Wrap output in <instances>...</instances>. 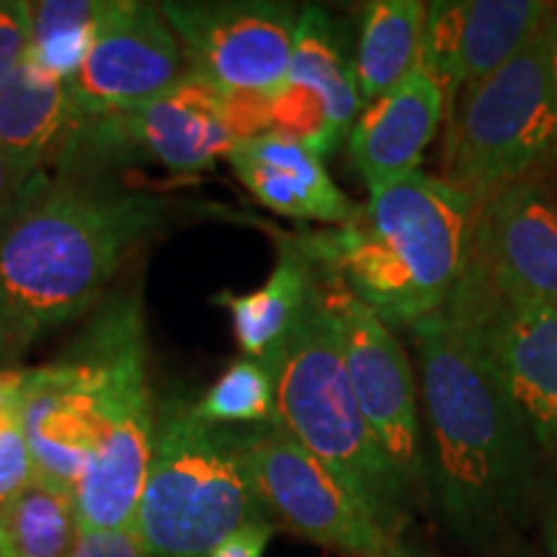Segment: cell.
I'll return each instance as SVG.
<instances>
[{"label": "cell", "mask_w": 557, "mask_h": 557, "mask_svg": "<svg viewBox=\"0 0 557 557\" xmlns=\"http://www.w3.org/2000/svg\"><path fill=\"white\" fill-rule=\"evenodd\" d=\"M37 178H26L9 158L0 152V230L16 218V212L29 197L32 184Z\"/></svg>", "instance_id": "cell-30"}, {"label": "cell", "mask_w": 557, "mask_h": 557, "mask_svg": "<svg viewBox=\"0 0 557 557\" xmlns=\"http://www.w3.org/2000/svg\"><path fill=\"white\" fill-rule=\"evenodd\" d=\"M67 357L94 374L101 436L75 487L83 529L137 527L156 438V400L145 372V318L139 292H120L96 312Z\"/></svg>", "instance_id": "cell-5"}, {"label": "cell", "mask_w": 557, "mask_h": 557, "mask_svg": "<svg viewBox=\"0 0 557 557\" xmlns=\"http://www.w3.org/2000/svg\"><path fill=\"white\" fill-rule=\"evenodd\" d=\"M32 50V3L0 0V88Z\"/></svg>", "instance_id": "cell-27"}, {"label": "cell", "mask_w": 557, "mask_h": 557, "mask_svg": "<svg viewBox=\"0 0 557 557\" xmlns=\"http://www.w3.org/2000/svg\"><path fill=\"white\" fill-rule=\"evenodd\" d=\"M545 542H547L549 555L557 557V493L555 498L549 500V508L545 513Z\"/></svg>", "instance_id": "cell-32"}, {"label": "cell", "mask_w": 557, "mask_h": 557, "mask_svg": "<svg viewBox=\"0 0 557 557\" xmlns=\"http://www.w3.org/2000/svg\"><path fill=\"white\" fill-rule=\"evenodd\" d=\"M101 9L103 0L32 3V58L54 78L73 83L94 47Z\"/></svg>", "instance_id": "cell-24"}, {"label": "cell", "mask_w": 557, "mask_h": 557, "mask_svg": "<svg viewBox=\"0 0 557 557\" xmlns=\"http://www.w3.org/2000/svg\"><path fill=\"white\" fill-rule=\"evenodd\" d=\"M194 413L218 429H253L278 421L274 372L261 359H235L194 403Z\"/></svg>", "instance_id": "cell-25"}, {"label": "cell", "mask_w": 557, "mask_h": 557, "mask_svg": "<svg viewBox=\"0 0 557 557\" xmlns=\"http://www.w3.org/2000/svg\"><path fill=\"white\" fill-rule=\"evenodd\" d=\"M189 73L225 94L271 99L287 83L299 11L276 0L158 3Z\"/></svg>", "instance_id": "cell-10"}, {"label": "cell", "mask_w": 557, "mask_h": 557, "mask_svg": "<svg viewBox=\"0 0 557 557\" xmlns=\"http://www.w3.org/2000/svg\"><path fill=\"white\" fill-rule=\"evenodd\" d=\"M442 178L483 207L493 194L557 169V86L542 32L449 101Z\"/></svg>", "instance_id": "cell-7"}, {"label": "cell", "mask_w": 557, "mask_h": 557, "mask_svg": "<svg viewBox=\"0 0 557 557\" xmlns=\"http://www.w3.org/2000/svg\"><path fill=\"white\" fill-rule=\"evenodd\" d=\"M34 478L37 472L18 410L11 400H0V504L18 496Z\"/></svg>", "instance_id": "cell-26"}, {"label": "cell", "mask_w": 557, "mask_h": 557, "mask_svg": "<svg viewBox=\"0 0 557 557\" xmlns=\"http://www.w3.org/2000/svg\"><path fill=\"white\" fill-rule=\"evenodd\" d=\"M227 160L240 184L271 212L336 227L357 218L359 205L338 189L323 158L295 137L267 132L235 145Z\"/></svg>", "instance_id": "cell-18"}, {"label": "cell", "mask_w": 557, "mask_h": 557, "mask_svg": "<svg viewBox=\"0 0 557 557\" xmlns=\"http://www.w3.org/2000/svg\"><path fill=\"white\" fill-rule=\"evenodd\" d=\"M385 557H431V555L421 553V549L408 547V545H400V542L395 540V542H393V547H389L387 553H385Z\"/></svg>", "instance_id": "cell-33"}, {"label": "cell", "mask_w": 557, "mask_h": 557, "mask_svg": "<svg viewBox=\"0 0 557 557\" xmlns=\"http://www.w3.org/2000/svg\"><path fill=\"white\" fill-rule=\"evenodd\" d=\"M75 537V496L45 480L0 504V557H65Z\"/></svg>", "instance_id": "cell-23"}, {"label": "cell", "mask_w": 557, "mask_h": 557, "mask_svg": "<svg viewBox=\"0 0 557 557\" xmlns=\"http://www.w3.org/2000/svg\"><path fill=\"white\" fill-rule=\"evenodd\" d=\"M73 122L67 83L47 73L32 54L0 88V152L26 178H37L39 165Z\"/></svg>", "instance_id": "cell-20"}, {"label": "cell", "mask_w": 557, "mask_h": 557, "mask_svg": "<svg viewBox=\"0 0 557 557\" xmlns=\"http://www.w3.org/2000/svg\"><path fill=\"white\" fill-rule=\"evenodd\" d=\"M549 184H553V189H555V197H557V169L553 171V173H549Z\"/></svg>", "instance_id": "cell-34"}, {"label": "cell", "mask_w": 557, "mask_h": 557, "mask_svg": "<svg viewBox=\"0 0 557 557\" xmlns=\"http://www.w3.org/2000/svg\"><path fill=\"white\" fill-rule=\"evenodd\" d=\"M271 537L274 527L267 519H256L222 540L207 557H263Z\"/></svg>", "instance_id": "cell-29"}, {"label": "cell", "mask_w": 557, "mask_h": 557, "mask_svg": "<svg viewBox=\"0 0 557 557\" xmlns=\"http://www.w3.org/2000/svg\"><path fill=\"white\" fill-rule=\"evenodd\" d=\"M67 135V148L88 143L99 152H143L176 173L205 171L238 145L227 94L194 73L137 107L73 122Z\"/></svg>", "instance_id": "cell-12"}, {"label": "cell", "mask_w": 557, "mask_h": 557, "mask_svg": "<svg viewBox=\"0 0 557 557\" xmlns=\"http://www.w3.org/2000/svg\"><path fill=\"white\" fill-rule=\"evenodd\" d=\"M186 73V54L158 3L103 0L86 65L67 83L73 122L156 99Z\"/></svg>", "instance_id": "cell-13"}, {"label": "cell", "mask_w": 557, "mask_h": 557, "mask_svg": "<svg viewBox=\"0 0 557 557\" xmlns=\"http://www.w3.org/2000/svg\"><path fill=\"white\" fill-rule=\"evenodd\" d=\"M287 81L323 103L329 114L331 143L338 150L354 122L359 120L364 103L359 96L354 60L346 54L336 21L318 5L299 11Z\"/></svg>", "instance_id": "cell-21"}, {"label": "cell", "mask_w": 557, "mask_h": 557, "mask_svg": "<svg viewBox=\"0 0 557 557\" xmlns=\"http://www.w3.org/2000/svg\"><path fill=\"white\" fill-rule=\"evenodd\" d=\"M233 431L261 508L302 540L346 557H385L398 540L346 480L278 421Z\"/></svg>", "instance_id": "cell-8"}, {"label": "cell", "mask_w": 557, "mask_h": 557, "mask_svg": "<svg viewBox=\"0 0 557 557\" xmlns=\"http://www.w3.org/2000/svg\"><path fill=\"white\" fill-rule=\"evenodd\" d=\"M318 287L336 323L341 354L361 413L395 472L413 493L426 475V449L421 436V389L406 348L385 320L374 315L338 278L318 274Z\"/></svg>", "instance_id": "cell-9"}, {"label": "cell", "mask_w": 557, "mask_h": 557, "mask_svg": "<svg viewBox=\"0 0 557 557\" xmlns=\"http://www.w3.org/2000/svg\"><path fill=\"white\" fill-rule=\"evenodd\" d=\"M165 201L139 191L60 184L29 197L0 230V369L96 308L124 259L163 222Z\"/></svg>", "instance_id": "cell-2"}, {"label": "cell", "mask_w": 557, "mask_h": 557, "mask_svg": "<svg viewBox=\"0 0 557 557\" xmlns=\"http://www.w3.org/2000/svg\"><path fill=\"white\" fill-rule=\"evenodd\" d=\"M65 557H150L137 527L127 529H83Z\"/></svg>", "instance_id": "cell-28"}, {"label": "cell", "mask_w": 557, "mask_h": 557, "mask_svg": "<svg viewBox=\"0 0 557 557\" xmlns=\"http://www.w3.org/2000/svg\"><path fill=\"white\" fill-rule=\"evenodd\" d=\"M315 284V267L299 248L297 238H289L278 240L276 267L263 287L246 295L225 289L212 302L227 308L243 357L269 361L282 351L302 312L308 310Z\"/></svg>", "instance_id": "cell-19"}, {"label": "cell", "mask_w": 557, "mask_h": 557, "mask_svg": "<svg viewBox=\"0 0 557 557\" xmlns=\"http://www.w3.org/2000/svg\"><path fill=\"white\" fill-rule=\"evenodd\" d=\"M447 107V88L418 67L400 86L361 109L348 132V160L367 191L418 171Z\"/></svg>", "instance_id": "cell-17"}, {"label": "cell", "mask_w": 557, "mask_h": 557, "mask_svg": "<svg viewBox=\"0 0 557 557\" xmlns=\"http://www.w3.org/2000/svg\"><path fill=\"white\" fill-rule=\"evenodd\" d=\"M444 310L483 344L532 442L557 455V308L500 295L465 269Z\"/></svg>", "instance_id": "cell-11"}, {"label": "cell", "mask_w": 557, "mask_h": 557, "mask_svg": "<svg viewBox=\"0 0 557 557\" xmlns=\"http://www.w3.org/2000/svg\"><path fill=\"white\" fill-rule=\"evenodd\" d=\"M426 416V472L451 532L491 540L519 513L534 442L468 323L438 310L410 329Z\"/></svg>", "instance_id": "cell-1"}, {"label": "cell", "mask_w": 557, "mask_h": 557, "mask_svg": "<svg viewBox=\"0 0 557 557\" xmlns=\"http://www.w3.org/2000/svg\"><path fill=\"white\" fill-rule=\"evenodd\" d=\"M478 205L442 176L416 171L369 191L357 218L302 235L318 274L338 278L393 329L436 315L470 263Z\"/></svg>", "instance_id": "cell-3"}, {"label": "cell", "mask_w": 557, "mask_h": 557, "mask_svg": "<svg viewBox=\"0 0 557 557\" xmlns=\"http://www.w3.org/2000/svg\"><path fill=\"white\" fill-rule=\"evenodd\" d=\"M549 11L540 0H436L426 3L421 70L447 88L451 101L462 88L487 78L537 37Z\"/></svg>", "instance_id": "cell-16"}, {"label": "cell", "mask_w": 557, "mask_h": 557, "mask_svg": "<svg viewBox=\"0 0 557 557\" xmlns=\"http://www.w3.org/2000/svg\"><path fill=\"white\" fill-rule=\"evenodd\" d=\"M468 269L506 297L557 308V197L529 176L478 209Z\"/></svg>", "instance_id": "cell-14"}, {"label": "cell", "mask_w": 557, "mask_h": 557, "mask_svg": "<svg viewBox=\"0 0 557 557\" xmlns=\"http://www.w3.org/2000/svg\"><path fill=\"white\" fill-rule=\"evenodd\" d=\"M11 403L39 480L75 496L101 436L94 374L62 354L52 364L13 372Z\"/></svg>", "instance_id": "cell-15"}, {"label": "cell", "mask_w": 557, "mask_h": 557, "mask_svg": "<svg viewBox=\"0 0 557 557\" xmlns=\"http://www.w3.org/2000/svg\"><path fill=\"white\" fill-rule=\"evenodd\" d=\"M267 364L276 380L278 423L346 480L395 537L410 506V491L361 413L336 323L318 284L287 344Z\"/></svg>", "instance_id": "cell-4"}, {"label": "cell", "mask_w": 557, "mask_h": 557, "mask_svg": "<svg viewBox=\"0 0 557 557\" xmlns=\"http://www.w3.org/2000/svg\"><path fill=\"white\" fill-rule=\"evenodd\" d=\"M426 3L374 0L364 5L354 73L361 103H372L421 67Z\"/></svg>", "instance_id": "cell-22"}, {"label": "cell", "mask_w": 557, "mask_h": 557, "mask_svg": "<svg viewBox=\"0 0 557 557\" xmlns=\"http://www.w3.org/2000/svg\"><path fill=\"white\" fill-rule=\"evenodd\" d=\"M263 519L233 429L199 421L189 398L156 406V438L137 529L150 557H207Z\"/></svg>", "instance_id": "cell-6"}, {"label": "cell", "mask_w": 557, "mask_h": 557, "mask_svg": "<svg viewBox=\"0 0 557 557\" xmlns=\"http://www.w3.org/2000/svg\"><path fill=\"white\" fill-rule=\"evenodd\" d=\"M542 41H545V52H547V62L549 70H553V78L557 86V5L549 3V11L545 21H542Z\"/></svg>", "instance_id": "cell-31"}]
</instances>
